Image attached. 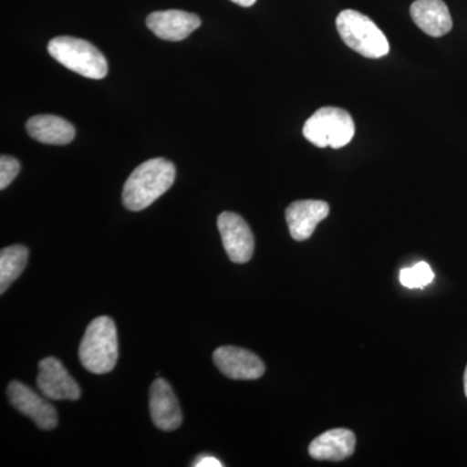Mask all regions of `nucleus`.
<instances>
[{
  "instance_id": "7",
  "label": "nucleus",
  "mask_w": 467,
  "mask_h": 467,
  "mask_svg": "<svg viewBox=\"0 0 467 467\" xmlns=\"http://www.w3.org/2000/svg\"><path fill=\"white\" fill-rule=\"evenodd\" d=\"M7 395L16 410L29 417L39 429L54 430L57 426V411L47 398H42L26 384L9 383Z\"/></svg>"
},
{
  "instance_id": "2",
  "label": "nucleus",
  "mask_w": 467,
  "mask_h": 467,
  "mask_svg": "<svg viewBox=\"0 0 467 467\" xmlns=\"http://www.w3.org/2000/svg\"><path fill=\"white\" fill-rule=\"evenodd\" d=\"M78 355L82 367L90 373L107 374L112 371L119 358L115 322L107 316L95 318L86 328Z\"/></svg>"
},
{
  "instance_id": "15",
  "label": "nucleus",
  "mask_w": 467,
  "mask_h": 467,
  "mask_svg": "<svg viewBox=\"0 0 467 467\" xmlns=\"http://www.w3.org/2000/svg\"><path fill=\"white\" fill-rule=\"evenodd\" d=\"M26 130L33 140L45 144L64 146L72 142L76 137L75 126L58 116H33L26 122Z\"/></svg>"
},
{
  "instance_id": "16",
  "label": "nucleus",
  "mask_w": 467,
  "mask_h": 467,
  "mask_svg": "<svg viewBox=\"0 0 467 467\" xmlns=\"http://www.w3.org/2000/svg\"><path fill=\"white\" fill-rule=\"evenodd\" d=\"M29 251L20 244L3 248L0 252V292L5 294L9 285L21 275L26 267Z\"/></svg>"
},
{
  "instance_id": "14",
  "label": "nucleus",
  "mask_w": 467,
  "mask_h": 467,
  "mask_svg": "<svg viewBox=\"0 0 467 467\" xmlns=\"http://www.w3.org/2000/svg\"><path fill=\"white\" fill-rule=\"evenodd\" d=\"M356 436L350 430H328L310 442L309 454L318 461H343L352 456Z\"/></svg>"
},
{
  "instance_id": "5",
  "label": "nucleus",
  "mask_w": 467,
  "mask_h": 467,
  "mask_svg": "<svg viewBox=\"0 0 467 467\" xmlns=\"http://www.w3.org/2000/svg\"><path fill=\"white\" fill-rule=\"evenodd\" d=\"M355 122L347 110L337 107H324L309 117L303 128L308 142L319 149L333 147L342 149L355 137Z\"/></svg>"
},
{
  "instance_id": "21",
  "label": "nucleus",
  "mask_w": 467,
  "mask_h": 467,
  "mask_svg": "<svg viewBox=\"0 0 467 467\" xmlns=\"http://www.w3.org/2000/svg\"><path fill=\"white\" fill-rule=\"evenodd\" d=\"M463 387H465V395L467 398V367L465 370V376H463Z\"/></svg>"
},
{
  "instance_id": "9",
  "label": "nucleus",
  "mask_w": 467,
  "mask_h": 467,
  "mask_svg": "<svg viewBox=\"0 0 467 467\" xmlns=\"http://www.w3.org/2000/svg\"><path fill=\"white\" fill-rule=\"evenodd\" d=\"M213 361L221 373L230 379H259L265 373V365L259 356L239 347H220L214 350Z\"/></svg>"
},
{
  "instance_id": "17",
  "label": "nucleus",
  "mask_w": 467,
  "mask_h": 467,
  "mask_svg": "<svg viewBox=\"0 0 467 467\" xmlns=\"http://www.w3.org/2000/svg\"><path fill=\"white\" fill-rule=\"evenodd\" d=\"M434 279V272L425 261H420L413 267H405L400 272L401 285L408 288H425Z\"/></svg>"
},
{
  "instance_id": "6",
  "label": "nucleus",
  "mask_w": 467,
  "mask_h": 467,
  "mask_svg": "<svg viewBox=\"0 0 467 467\" xmlns=\"http://www.w3.org/2000/svg\"><path fill=\"white\" fill-rule=\"evenodd\" d=\"M217 226L229 259L235 264L248 263L254 254V238L244 218L223 212L218 216Z\"/></svg>"
},
{
  "instance_id": "1",
  "label": "nucleus",
  "mask_w": 467,
  "mask_h": 467,
  "mask_svg": "<svg viewBox=\"0 0 467 467\" xmlns=\"http://www.w3.org/2000/svg\"><path fill=\"white\" fill-rule=\"evenodd\" d=\"M175 167L167 159L156 158L135 169L125 182L122 202L131 212L143 211L173 186Z\"/></svg>"
},
{
  "instance_id": "11",
  "label": "nucleus",
  "mask_w": 467,
  "mask_h": 467,
  "mask_svg": "<svg viewBox=\"0 0 467 467\" xmlns=\"http://www.w3.org/2000/svg\"><path fill=\"white\" fill-rule=\"evenodd\" d=\"M146 23L156 36L171 42L183 41L202 26L201 17L180 9L152 12Z\"/></svg>"
},
{
  "instance_id": "20",
  "label": "nucleus",
  "mask_w": 467,
  "mask_h": 467,
  "mask_svg": "<svg viewBox=\"0 0 467 467\" xmlns=\"http://www.w3.org/2000/svg\"><path fill=\"white\" fill-rule=\"evenodd\" d=\"M232 2L241 5V7H252L256 3V0H232Z\"/></svg>"
},
{
  "instance_id": "18",
  "label": "nucleus",
  "mask_w": 467,
  "mask_h": 467,
  "mask_svg": "<svg viewBox=\"0 0 467 467\" xmlns=\"http://www.w3.org/2000/svg\"><path fill=\"white\" fill-rule=\"evenodd\" d=\"M20 162L12 156L3 155L0 158V189L5 190L17 177Z\"/></svg>"
},
{
  "instance_id": "19",
  "label": "nucleus",
  "mask_w": 467,
  "mask_h": 467,
  "mask_svg": "<svg viewBox=\"0 0 467 467\" xmlns=\"http://www.w3.org/2000/svg\"><path fill=\"white\" fill-rule=\"evenodd\" d=\"M193 467H223V462H220L216 457L209 456V454H201L195 462L192 463Z\"/></svg>"
},
{
  "instance_id": "4",
  "label": "nucleus",
  "mask_w": 467,
  "mask_h": 467,
  "mask_svg": "<svg viewBox=\"0 0 467 467\" xmlns=\"http://www.w3.org/2000/svg\"><path fill=\"white\" fill-rule=\"evenodd\" d=\"M48 52L61 66L86 78L101 79L109 73L107 58L85 39L57 36L48 43Z\"/></svg>"
},
{
  "instance_id": "12",
  "label": "nucleus",
  "mask_w": 467,
  "mask_h": 467,
  "mask_svg": "<svg viewBox=\"0 0 467 467\" xmlns=\"http://www.w3.org/2000/svg\"><path fill=\"white\" fill-rule=\"evenodd\" d=\"M330 213V205L322 201H297L285 209V221L292 238L308 241L316 227Z\"/></svg>"
},
{
  "instance_id": "13",
  "label": "nucleus",
  "mask_w": 467,
  "mask_h": 467,
  "mask_svg": "<svg viewBox=\"0 0 467 467\" xmlns=\"http://www.w3.org/2000/svg\"><path fill=\"white\" fill-rule=\"evenodd\" d=\"M410 16L422 32L435 38L450 33L453 26L450 9L442 0H416Z\"/></svg>"
},
{
  "instance_id": "3",
  "label": "nucleus",
  "mask_w": 467,
  "mask_h": 467,
  "mask_svg": "<svg viewBox=\"0 0 467 467\" xmlns=\"http://www.w3.org/2000/svg\"><path fill=\"white\" fill-rule=\"evenodd\" d=\"M337 29L343 42L368 58H380L389 52V43L373 20L353 9H344L337 17Z\"/></svg>"
},
{
  "instance_id": "8",
  "label": "nucleus",
  "mask_w": 467,
  "mask_h": 467,
  "mask_svg": "<svg viewBox=\"0 0 467 467\" xmlns=\"http://www.w3.org/2000/svg\"><path fill=\"white\" fill-rule=\"evenodd\" d=\"M39 373L36 384L42 395L48 400H78L81 389L75 378L67 373L64 365L55 358H43L38 365Z\"/></svg>"
},
{
  "instance_id": "10",
  "label": "nucleus",
  "mask_w": 467,
  "mask_h": 467,
  "mask_svg": "<svg viewBox=\"0 0 467 467\" xmlns=\"http://www.w3.org/2000/svg\"><path fill=\"white\" fill-rule=\"evenodd\" d=\"M150 414L162 431H174L182 425V410L177 396L167 380L159 378L150 389Z\"/></svg>"
}]
</instances>
